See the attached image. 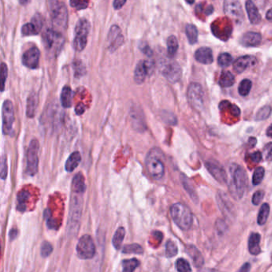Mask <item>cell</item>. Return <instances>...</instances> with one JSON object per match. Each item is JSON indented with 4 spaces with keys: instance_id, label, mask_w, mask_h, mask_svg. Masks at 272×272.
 I'll use <instances>...</instances> for the list:
<instances>
[{
    "instance_id": "1",
    "label": "cell",
    "mask_w": 272,
    "mask_h": 272,
    "mask_svg": "<svg viewBox=\"0 0 272 272\" xmlns=\"http://www.w3.org/2000/svg\"><path fill=\"white\" fill-rule=\"evenodd\" d=\"M231 182L229 191L232 197L236 200H240L243 197L247 189V177L244 169L236 164H233L230 168Z\"/></svg>"
},
{
    "instance_id": "2",
    "label": "cell",
    "mask_w": 272,
    "mask_h": 272,
    "mask_svg": "<svg viewBox=\"0 0 272 272\" xmlns=\"http://www.w3.org/2000/svg\"><path fill=\"white\" fill-rule=\"evenodd\" d=\"M173 221L183 231H188L193 225V213L186 205L177 203L170 209Z\"/></svg>"
},
{
    "instance_id": "3",
    "label": "cell",
    "mask_w": 272,
    "mask_h": 272,
    "mask_svg": "<svg viewBox=\"0 0 272 272\" xmlns=\"http://www.w3.org/2000/svg\"><path fill=\"white\" fill-rule=\"evenodd\" d=\"M49 5L54 29L59 32H60L59 30L66 29L68 22V11L64 3L51 1L49 2Z\"/></svg>"
},
{
    "instance_id": "4",
    "label": "cell",
    "mask_w": 272,
    "mask_h": 272,
    "mask_svg": "<svg viewBox=\"0 0 272 272\" xmlns=\"http://www.w3.org/2000/svg\"><path fill=\"white\" fill-rule=\"evenodd\" d=\"M162 152L159 149H152L146 157V168L154 179H162L165 175V165L162 162Z\"/></svg>"
},
{
    "instance_id": "5",
    "label": "cell",
    "mask_w": 272,
    "mask_h": 272,
    "mask_svg": "<svg viewBox=\"0 0 272 272\" xmlns=\"http://www.w3.org/2000/svg\"><path fill=\"white\" fill-rule=\"evenodd\" d=\"M90 24L86 19L82 18L78 20L74 29L73 47L77 51H83L87 44V38L90 32Z\"/></svg>"
},
{
    "instance_id": "6",
    "label": "cell",
    "mask_w": 272,
    "mask_h": 272,
    "mask_svg": "<svg viewBox=\"0 0 272 272\" xmlns=\"http://www.w3.org/2000/svg\"><path fill=\"white\" fill-rule=\"evenodd\" d=\"M39 143L36 139L31 141L27 154V173L34 176L37 173L39 168Z\"/></svg>"
},
{
    "instance_id": "7",
    "label": "cell",
    "mask_w": 272,
    "mask_h": 272,
    "mask_svg": "<svg viewBox=\"0 0 272 272\" xmlns=\"http://www.w3.org/2000/svg\"><path fill=\"white\" fill-rule=\"evenodd\" d=\"M77 255L82 259H90L95 255V244L91 236L85 235L80 238L77 244Z\"/></svg>"
},
{
    "instance_id": "8",
    "label": "cell",
    "mask_w": 272,
    "mask_h": 272,
    "mask_svg": "<svg viewBox=\"0 0 272 272\" xmlns=\"http://www.w3.org/2000/svg\"><path fill=\"white\" fill-rule=\"evenodd\" d=\"M3 132L10 134L15 121L14 107L11 100L4 101L2 109Z\"/></svg>"
},
{
    "instance_id": "9",
    "label": "cell",
    "mask_w": 272,
    "mask_h": 272,
    "mask_svg": "<svg viewBox=\"0 0 272 272\" xmlns=\"http://www.w3.org/2000/svg\"><path fill=\"white\" fill-rule=\"evenodd\" d=\"M188 99L189 103L196 109H202L204 106V91L198 83H191L188 88Z\"/></svg>"
},
{
    "instance_id": "10",
    "label": "cell",
    "mask_w": 272,
    "mask_h": 272,
    "mask_svg": "<svg viewBox=\"0 0 272 272\" xmlns=\"http://www.w3.org/2000/svg\"><path fill=\"white\" fill-rule=\"evenodd\" d=\"M43 38L46 48L49 51H51L54 48L56 49V51H59V46L61 47L63 43L62 34L55 31L54 28H47L43 34Z\"/></svg>"
},
{
    "instance_id": "11",
    "label": "cell",
    "mask_w": 272,
    "mask_h": 272,
    "mask_svg": "<svg viewBox=\"0 0 272 272\" xmlns=\"http://www.w3.org/2000/svg\"><path fill=\"white\" fill-rule=\"evenodd\" d=\"M162 74L172 83L178 82L182 76V70L181 66L174 61L166 62V63L162 66Z\"/></svg>"
},
{
    "instance_id": "12",
    "label": "cell",
    "mask_w": 272,
    "mask_h": 272,
    "mask_svg": "<svg viewBox=\"0 0 272 272\" xmlns=\"http://www.w3.org/2000/svg\"><path fill=\"white\" fill-rule=\"evenodd\" d=\"M43 25V18L41 14L37 13L31 19V21L24 24L22 28V34L26 36L35 35L40 32Z\"/></svg>"
},
{
    "instance_id": "13",
    "label": "cell",
    "mask_w": 272,
    "mask_h": 272,
    "mask_svg": "<svg viewBox=\"0 0 272 272\" xmlns=\"http://www.w3.org/2000/svg\"><path fill=\"white\" fill-rule=\"evenodd\" d=\"M205 166H206L208 171L210 173L211 175L220 184H225L227 181V173H226L225 170L224 168L222 167L219 162L216 161H208L205 163Z\"/></svg>"
},
{
    "instance_id": "14",
    "label": "cell",
    "mask_w": 272,
    "mask_h": 272,
    "mask_svg": "<svg viewBox=\"0 0 272 272\" xmlns=\"http://www.w3.org/2000/svg\"><path fill=\"white\" fill-rule=\"evenodd\" d=\"M39 59L40 51L38 47H32L24 53L22 58V62L28 68L35 70L39 67Z\"/></svg>"
},
{
    "instance_id": "15",
    "label": "cell",
    "mask_w": 272,
    "mask_h": 272,
    "mask_svg": "<svg viewBox=\"0 0 272 272\" xmlns=\"http://www.w3.org/2000/svg\"><path fill=\"white\" fill-rule=\"evenodd\" d=\"M108 41H109V50L111 52L116 51L121 47L124 43V36L121 34V28L117 25L111 27L108 34Z\"/></svg>"
},
{
    "instance_id": "16",
    "label": "cell",
    "mask_w": 272,
    "mask_h": 272,
    "mask_svg": "<svg viewBox=\"0 0 272 272\" xmlns=\"http://www.w3.org/2000/svg\"><path fill=\"white\" fill-rule=\"evenodd\" d=\"M224 10L227 16L242 20L243 18L241 4L236 0H227L224 4Z\"/></svg>"
},
{
    "instance_id": "17",
    "label": "cell",
    "mask_w": 272,
    "mask_h": 272,
    "mask_svg": "<svg viewBox=\"0 0 272 272\" xmlns=\"http://www.w3.org/2000/svg\"><path fill=\"white\" fill-rule=\"evenodd\" d=\"M257 64V59L255 57L251 55H245L240 57L234 62L233 68L238 74L244 72L249 67L255 66Z\"/></svg>"
},
{
    "instance_id": "18",
    "label": "cell",
    "mask_w": 272,
    "mask_h": 272,
    "mask_svg": "<svg viewBox=\"0 0 272 272\" xmlns=\"http://www.w3.org/2000/svg\"><path fill=\"white\" fill-rule=\"evenodd\" d=\"M152 67V63L148 61L140 60L136 65L134 70V81L137 84H142L144 82L146 76L148 74L150 68Z\"/></svg>"
},
{
    "instance_id": "19",
    "label": "cell",
    "mask_w": 272,
    "mask_h": 272,
    "mask_svg": "<svg viewBox=\"0 0 272 272\" xmlns=\"http://www.w3.org/2000/svg\"><path fill=\"white\" fill-rule=\"evenodd\" d=\"M195 59L204 65H209L213 62V55L209 47H200L195 53Z\"/></svg>"
},
{
    "instance_id": "20",
    "label": "cell",
    "mask_w": 272,
    "mask_h": 272,
    "mask_svg": "<svg viewBox=\"0 0 272 272\" xmlns=\"http://www.w3.org/2000/svg\"><path fill=\"white\" fill-rule=\"evenodd\" d=\"M261 41H262V37L260 34L249 31L242 36L240 43L244 47H257L260 44Z\"/></svg>"
},
{
    "instance_id": "21",
    "label": "cell",
    "mask_w": 272,
    "mask_h": 272,
    "mask_svg": "<svg viewBox=\"0 0 272 272\" xmlns=\"http://www.w3.org/2000/svg\"><path fill=\"white\" fill-rule=\"evenodd\" d=\"M246 6V10L247 12V16H248L249 20L251 22V24H258L261 22V16L258 12V8L255 6V4L248 0L245 4Z\"/></svg>"
},
{
    "instance_id": "22",
    "label": "cell",
    "mask_w": 272,
    "mask_h": 272,
    "mask_svg": "<svg viewBox=\"0 0 272 272\" xmlns=\"http://www.w3.org/2000/svg\"><path fill=\"white\" fill-rule=\"evenodd\" d=\"M260 235L256 232H252L248 239V250L251 255H257L261 253Z\"/></svg>"
},
{
    "instance_id": "23",
    "label": "cell",
    "mask_w": 272,
    "mask_h": 272,
    "mask_svg": "<svg viewBox=\"0 0 272 272\" xmlns=\"http://www.w3.org/2000/svg\"><path fill=\"white\" fill-rule=\"evenodd\" d=\"M38 102H39V97L35 92H31V94L28 96L27 101V116L30 118L35 117V112L37 109Z\"/></svg>"
},
{
    "instance_id": "24",
    "label": "cell",
    "mask_w": 272,
    "mask_h": 272,
    "mask_svg": "<svg viewBox=\"0 0 272 272\" xmlns=\"http://www.w3.org/2000/svg\"><path fill=\"white\" fill-rule=\"evenodd\" d=\"M187 253L193 259V263L197 267H201L204 265V259L202 254L197 247L193 245H189L187 247Z\"/></svg>"
},
{
    "instance_id": "25",
    "label": "cell",
    "mask_w": 272,
    "mask_h": 272,
    "mask_svg": "<svg viewBox=\"0 0 272 272\" xmlns=\"http://www.w3.org/2000/svg\"><path fill=\"white\" fill-rule=\"evenodd\" d=\"M81 160H82V157L79 152H74L73 154H70L65 165L66 171L69 173L74 171V169L79 166Z\"/></svg>"
},
{
    "instance_id": "26",
    "label": "cell",
    "mask_w": 272,
    "mask_h": 272,
    "mask_svg": "<svg viewBox=\"0 0 272 272\" xmlns=\"http://www.w3.org/2000/svg\"><path fill=\"white\" fill-rule=\"evenodd\" d=\"M85 178L82 173H79L74 176L72 181V190L76 193H83L86 191Z\"/></svg>"
},
{
    "instance_id": "27",
    "label": "cell",
    "mask_w": 272,
    "mask_h": 272,
    "mask_svg": "<svg viewBox=\"0 0 272 272\" xmlns=\"http://www.w3.org/2000/svg\"><path fill=\"white\" fill-rule=\"evenodd\" d=\"M61 103L64 108H70L72 105L73 92L70 86H66L62 88L61 93Z\"/></svg>"
},
{
    "instance_id": "28",
    "label": "cell",
    "mask_w": 272,
    "mask_h": 272,
    "mask_svg": "<svg viewBox=\"0 0 272 272\" xmlns=\"http://www.w3.org/2000/svg\"><path fill=\"white\" fill-rule=\"evenodd\" d=\"M270 214V205L267 203L262 204L260 209L258 211V217H257V223L258 225H264L266 220L268 219Z\"/></svg>"
},
{
    "instance_id": "29",
    "label": "cell",
    "mask_w": 272,
    "mask_h": 272,
    "mask_svg": "<svg viewBox=\"0 0 272 272\" xmlns=\"http://www.w3.org/2000/svg\"><path fill=\"white\" fill-rule=\"evenodd\" d=\"M234 82H235V77L230 71L224 70L220 74L219 84L222 87H230L233 85Z\"/></svg>"
},
{
    "instance_id": "30",
    "label": "cell",
    "mask_w": 272,
    "mask_h": 272,
    "mask_svg": "<svg viewBox=\"0 0 272 272\" xmlns=\"http://www.w3.org/2000/svg\"><path fill=\"white\" fill-rule=\"evenodd\" d=\"M187 38L190 44H195L198 40V30L193 24H188L185 28Z\"/></svg>"
},
{
    "instance_id": "31",
    "label": "cell",
    "mask_w": 272,
    "mask_h": 272,
    "mask_svg": "<svg viewBox=\"0 0 272 272\" xmlns=\"http://www.w3.org/2000/svg\"><path fill=\"white\" fill-rule=\"evenodd\" d=\"M124 235H125V230L122 227H119L118 229L115 232L112 243H113V247L117 249V250L121 249L123 240H124Z\"/></svg>"
},
{
    "instance_id": "32",
    "label": "cell",
    "mask_w": 272,
    "mask_h": 272,
    "mask_svg": "<svg viewBox=\"0 0 272 272\" xmlns=\"http://www.w3.org/2000/svg\"><path fill=\"white\" fill-rule=\"evenodd\" d=\"M178 47H179V43L177 37L174 35L169 36L167 39V51L169 56H174L177 54Z\"/></svg>"
},
{
    "instance_id": "33",
    "label": "cell",
    "mask_w": 272,
    "mask_h": 272,
    "mask_svg": "<svg viewBox=\"0 0 272 272\" xmlns=\"http://www.w3.org/2000/svg\"><path fill=\"white\" fill-rule=\"evenodd\" d=\"M140 265V262L137 258L126 259L122 262V272H134Z\"/></svg>"
},
{
    "instance_id": "34",
    "label": "cell",
    "mask_w": 272,
    "mask_h": 272,
    "mask_svg": "<svg viewBox=\"0 0 272 272\" xmlns=\"http://www.w3.org/2000/svg\"><path fill=\"white\" fill-rule=\"evenodd\" d=\"M31 194L28 193V191H22L18 195V208L21 212H24L26 210V202L29 200Z\"/></svg>"
},
{
    "instance_id": "35",
    "label": "cell",
    "mask_w": 272,
    "mask_h": 272,
    "mask_svg": "<svg viewBox=\"0 0 272 272\" xmlns=\"http://www.w3.org/2000/svg\"><path fill=\"white\" fill-rule=\"evenodd\" d=\"M271 112V107L269 106V105H265V106L262 107L260 109H258V112L255 114V119L256 121H263V120H266V119L270 117Z\"/></svg>"
},
{
    "instance_id": "36",
    "label": "cell",
    "mask_w": 272,
    "mask_h": 272,
    "mask_svg": "<svg viewBox=\"0 0 272 272\" xmlns=\"http://www.w3.org/2000/svg\"><path fill=\"white\" fill-rule=\"evenodd\" d=\"M182 183L185 189H186L188 193L190 195L191 198L194 200V202L195 201L197 202L198 197H197V193L195 192L194 188H193V185H191L190 181L188 180V178L184 175L182 176Z\"/></svg>"
},
{
    "instance_id": "37",
    "label": "cell",
    "mask_w": 272,
    "mask_h": 272,
    "mask_svg": "<svg viewBox=\"0 0 272 272\" xmlns=\"http://www.w3.org/2000/svg\"><path fill=\"white\" fill-rule=\"evenodd\" d=\"M251 86H252V82L249 79H243L241 82L239 83V93L241 96H247L251 91Z\"/></svg>"
},
{
    "instance_id": "38",
    "label": "cell",
    "mask_w": 272,
    "mask_h": 272,
    "mask_svg": "<svg viewBox=\"0 0 272 272\" xmlns=\"http://www.w3.org/2000/svg\"><path fill=\"white\" fill-rule=\"evenodd\" d=\"M122 251L124 254H138V255H141L143 253V248L141 247L140 245L135 243V244L125 245L123 247Z\"/></svg>"
},
{
    "instance_id": "39",
    "label": "cell",
    "mask_w": 272,
    "mask_h": 272,
    "mask_svg": "<svg viewBox=\"0 0 272 272\" xmlns=\"http://www.w3.org/2000/svg\"><path fill=\"white\" fill-rule=\"evenodd\" d=\"M265 170L262 167H258L255 169V172L253 173L252 184L254 185H258L262 182L264 178Z\"/></svg>"
},
{
    "instance_id": "40",
    "label": "cell",
    "mask_w": 272,
    "mask_h": 272,
    "mask_svg": "<svg viewBox=\"0 0 272 272\" xmlns=\"http://www.w3.org/2000/svg\"><path fill=\"white\" fill-rule=\"evenodd\" d=\"M176 266L178 272H192L189 262L185 258H178L176 262Z\"/></svg>"
},
{
    "instance_id": "41",
    "label": "cell",
    "mask_w": 272,
    "mask_h": 272,
    "mask_svg": "<svg viewBox=\"0 0 272 272\" xmlns=\"http://www.w3.org/2000/svg\"><path fill=\"white\" fill-rule=\"evenodd\" d=\"M232 57L228 53H223L218 58V63L222 67H227L232 63Z\"/></svg>"
},
{
    "instance_id": "42",
    "label": "cell",
    "mask_w": 272,
    "mask_h": 272,
    "mask_svg": "<svg viewBox=\"0 0 272 272\" xmlns=\"http://www.w3.org/2000/svg\"><path fill=\"white\" fill-rule=\"evenodd\" d=\"M178 252V248L174 242L169 240L166 243V254L168 258L176 256Z\"/></svg>"
},
{
    "instance_id": "43",
    "label": "cell",
    "mask_w": 272,
    "mask_h": 272,
    "mask_svg": "<svg viewBox=\"0 0 272 272\" xmlns=\"http://www.w3.org/2000/svg\"><path fill=\"white\" fill-rule=\"evenodd\" d=\"M53 251L52 245L49 242H43L41 247V254L43 258H47Z\"/></svg>"
},
{
    "instance_id": "44",
    "label": "cell",
    "mask_w": 272,
    "mask_h": 272,
    "mask_svg": "<svg viewBox=\"0 0 272 272\" xmlns=\"http://www.w3.org/2000/svg\"><path fill=\"white\" fill-rule=\"evenodd\" d=\"M70 6L75 8L77 10H82L86 9L88 7L89 2L88 1H81V0H72L70 2Z\"/></svg>"
},
{
    "instance_id": "45",
    "label": "cell",
    "mask_w": 272,
    "mask_h": 272,
    "mask_svg": "<svg viewBox=\"0 0 272 272\" xmlns=\"http://www.w3.org/2000/svg\"><path fill=\"white\" fill-rule=\"evenodd\" d=\"M8 69L5 62H2L1 64V81H2V87L1 90L4 91L5 88V82H6L7 78H8Z\"/></svg>"
},
{
    "instance_id": "46",
    "label": "cell",
    "mask_w": 272,
    "mask_h": 272,
    "mask_svg": "<svg viewBox=\"0 0 272 272\" xmlns=\"http://www.w3.org/2000/svg\"><path fill=\"white\" fill-rule=\"evenodd\" d=\"M263 197H264V192H263V191H256V192L254 193V195H253L252 199H251L252 204H254V205H258V204H260Z\"/></svg>"
},
{
    "instance_id": "47",
    "label": "cell",
    "mask_w": 272,
    "mask_h": 272,
    "mask_svg": "<svg viewBox=\"0 0 272 272\" xmlns=\"http://www.w3.org/2000/svg\"><path fill=\"white\" fill-rule=\"evenodd\" d=\"M8 176V163H7L6 156L3 155L1 160V178L5 180Z\"/></svg>"
},
{
    "instance_id": "48",
    "label": "cell",
    "mask_w": 272,
    "mask_h": 272,
    "mask_svg": "<svg viewBox=\"0 0 272 272\" xmlns=\"http://www.w3.org/2000/svg\"><path fill=\"white\" fill-rule=\"evenodd\" d=\"M264 155L267 161H272V142L265 146Z\"/></svg>"
},
{
    "instance_id": "49",
    "label": "cell",
    "mask_w": 272,
    "mask_h": 272,
    "mask_svg": "<svg viewBox=\"0 0 272 272\" xmlns=\"http://www.w3.org/2000/svg\"><path fill=\"white\" fill-rule=\"evenodd\" d=\"M140 49L146 56L151 59L152 56H153V51H152L151 48H150L148 44H146V43L144 45L142 44V46H140Z\"/></svg>"
},
{
    "instance_id": "50",
    "label": "cell",
    "mask_w": 272,
    "mask_h": 272,
    "mask_svg": "<svg viewBox=\"0 0 272 272\" xmlns=\"http://www.w3.org/2000/svg\"><path fill=\"white\" fill-rule=\"evenodd\" d=\"M262 158V155L260 152H255V153H253V154L251 155V161H252V162L255 164L259 163V162H261Z\"/></svg>"
},
{
    "instance_id": "51",
    "label": "cell",
    "mask_w": 272,
    "mask_h": 272,
    "mask_svg": "<svg viewBox=\"0 0 272 272\" xmlns=\"http://www.w3.org/2000/svg\"><path fill=\"white\" fill-rule=\"evenodd\" d=\"M125 4H126V1H125V0H116L113 4V8H114V9H116V10H119V9H121Z\"/></svg>"
},
{
    "instance_id": "52",
    "label": "cell",
    "mask_w": 272,
    "mask_h": 272,
    "mask_svg": "<svg viewBox=\"0 0 272 272\" xmlns=\"http://www.w3.org/2000/svg\"><path fill=\"white\" fill-rule=\"evenodd\" d=\"M75 112L78 115L82 114V113L85 112V105L82 103L78 104V105L76 106Z\"/></svg>"
},
{
    "instance_id": "53",
    "label": "cell",
    "mask_w": 272,
    "mask_h": 272,
    "mask_svg": "<svg viewBox=\"0 0 272 272\" xmlns=\"http://www.w3.org/2000/svg\"><path fill=\"white\" fill-rule=\"evenodd\" d=\"M250 270H251V264L249 262H246L237 272H249Z\"/></svg>"
},
{
    "instance_id": "54",
    "label": "cell",
    "mask_w": 272,
    "mask_h": 272,
    "mask_svg": "<svg viewBox=\"0 0 272 272\" xmlns=\"http://www.w3.org/2000/svg\"><path fill=\"white\" fill-rule=\"evenodd\" d=\"M256 143H257V141H256V138H249V141H248V144H249V146H250V147H254V146H255V145H256Z\"/></svg>"
},
{
    "instance_id": "55",
    "label": "cell",
    "mask_w": 272,
    "mask_h": 272,
    "mask_svg": "<svg viewBox=\"0 0 272 272\" xmlns=\"http://www.w3.org/2000/svg\"><path fill=\"white\" fill-rule=\"evenodd\" d=\"M18 235V231L17 230L13 229L10 232V238L11 239H16V236H17Z\"/></svg>"
},
{
    "instance_id": "56",
    "label": "cell",
    "mask_w": 272,
    "mask_h": 272,
    "mask_svg": "<svg viewBox=\"0 0 272 272\" xmlns=\"http://www.w3.org/2000/svg\"><path fill=\"white\" fill-rule=\"evenodd\" d=\"M266 135H267V137H269V138H272V124H270V126L266 129Z\"/></svg>"
},
{
    "instance_id": "57",
    "label": "cell",
    "mask_w": 272,
    "mask_h": 272,
    "mask_svg": "<svg viewBox=\"0 0 272 272\" xmlns=\"http://www.w3.org/2000/svg\"><path fill=\"white\" fill-rule=\"evenodd\" d=\"M266 17L267 20H270V21H272V8L271 9H270L268 12H267Z\"/></svg>"
},
{
    "instance_id": "58",
    "label": "cell",
    "mask_w": 272,
    "mask_h": 272,
    "mask_svg": "<svg viewBox=\"0 0 272 272\" xmlns=\"http://www.w3.org/2000/svg\"><path fill=\"white\" fill-rule=\"evenodd\" d=\"M200 272H220L219 270H214V269L206 268L204 270H200Z\"/></svg>"
}]
</instances>
